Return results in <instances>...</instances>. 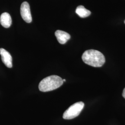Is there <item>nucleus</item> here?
Returning <instances> with one entry per match:
<instances>
[{
  "instance_id": "nucleus-9",
  "label": "nucleus",
  "mask_w": 125,
  "mask_h": 125,
  "mask_svg": "<svg viewBox=\"0 0 125 125\" xmlns=\"http://www.w3.org/2000/svg\"><path fill=\"white\" fill-rule=\"evenodd\" d=\"M122 96L125 99V88L123 91V93H122Z\"/></svg>"
},
{
  "instance_id": "nucleus-11",
  "label": "nucleus",
  "mask_w": 125,
  "mask_h": 125,
  "mask_svg": "<svg viewBox=\"0 0 125 125\" xmlns=\"http://www.w3.org/2000/svg\"></svg>"
},
{
  "instance_id": "nucleus-6",
  "label": "nucleus",
  "mask_w": 125,
  "mask_h": 125,
  "mask_svg": "<svg viewBox=\"0 0 125 125\" xmlns=\"http://www.w3.org/2000/svg\"><path fill=\"white\" fill-rule=\"evenodd\" d=\"M55 35L58 42L61 44H65L71 38V35L68 33L61 30L56 31Z\"/></svg>"
},
{
  "instance_id": "nucleus-7",
  "label": "nucleus",
  "mask_w": 125,
  "mask_h": 125,
  "mask_svg": "<svg viewBox=\"0 0 125 125\" xmlns=\"http://www.w3.org/2000/svg\"><path fill=\"white\" fill-rule=\"evenodd\" d=\"M0 23L5 28H9L12 24V19L9 13H3L0 17Z\"/></svg>"
},
{
  "instance_id": "nucleus-5",
  "label": "nucleus",
  "mask_w": 125,
  "mask_h": 125,
  "mask_svg": "<svg viewBox=\"0 0 125 125\" xmlns=\"http://www.w3.org/2000/svg\"><path fill=\"white\" fill-rule=\"evenodd\" d=\"M0 55L1 56V60L5 65L8 68H12L13 66L12 58L9 52L3 48H0Z\"/></svg>"
},
{
  "instance_id": "nucleus-2",
  "label": "nucleus",
  "mask_w": 125,
  "mask_h": 125,
  "mask_svg": "<svg viewBox=\"0 0 125 125\" xmlns=\"http://www.w3.org/2000/svg\"><path fill=\"white\" fill-rule=\"evenodd\" d=\"M62 79L59 76H49L41 81L39 85V89L42 92H48L60 87L63 84Z\"/></svg>"
},
{
  "instance_id": "nucleus-4",
  "label": "nucleus",
  "mask_w": 125,
  "mask_h": 125,
  "mask_svg": "<svg viewBox=\"0 0 125 125\" xmlns=\"http://www.w3.org/2000/svg\"><path fill=\"white\" fill-rule=\"evenodd\" d=\"M21 14L23 20L26 22H31L32 21L31 13L30 6L27 2L25 1L22 3L21 7Z\"/></svg>"
},
{
  "instance_id": "nucleus-8",
  "label": "nucleus",
  "mask_w": 125,
  "mask_h": 125,
  "mask_svg": "<svg viewBox=\"0 0 125 125\" xmlns=\"http://www.w3.org/2000/svg\"><path fill=\"white\" fill-rule=\"evenodd\" d=\"M76 13L81 18H83L87 17L91 14V12L89 10L86 9L84 6L82 5L77 7L76 9Z\"/></svg>"
},
{
  "instance_id": "nucleus-3",
  "label": "nucleus",
  "mask_w": 125,
  "mask_h": 125,
  "mask_svg": "<svg viewBox=\"0 0 125 125\" xmlns=\"http://www.w3.org/2000/svg\"><path fill=\"white\" fill-rule=\"evenodd\" d=\"M84 106V103L79 102L75 103L64 112L62 117L65 120H71L78 116Z\"/></svg>"
},
{
  "instance_id": "nucleus-1",
  "label": "nucleus",
  "mask_w": 125,
  "mask_h": 125,
  "mask_svg": "<svg viewBox=\"0 0 125 125\" xmlns=\"http://www.w3.org/2000/svg\"><path fill=\"white\" fill-rule=\"evenodd\" d=\"M82 58L86 64L93 67H101L105 62V58L103 54L95 50L86 51L83 54Z\"/></svg>"
},
{
  "instance_id": "nucleus-10",
  "label": "nucleus",
  "mask_w": 125,
  "mask_h": 125,
  "mask_svg": "<svg viewBox=\"0 0 125 125\" xmlns=\"http://www.w3.org/2000/svg\"><path fill=\"white\" fill-rule=\"evenodd\" d=\"M62 81H63V82H65L66 80L65 79H62Z\"/></svg>"
}]
</instances>
